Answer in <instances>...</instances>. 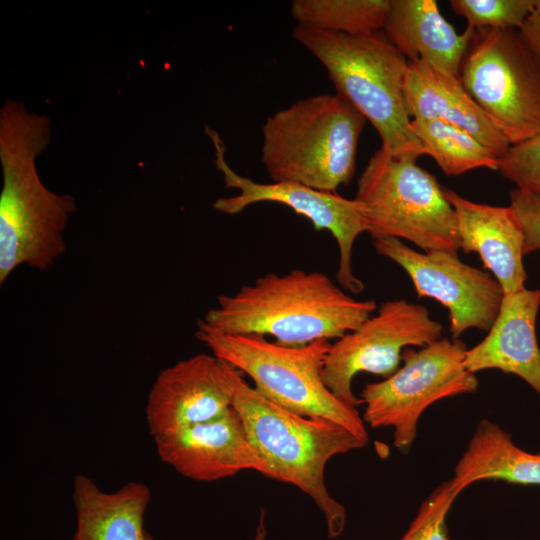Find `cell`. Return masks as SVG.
I'll list each match as a JSON object with an SVG mask.
<instances>
[{
    "instance_id": "cell-20",
    "label": "cell",
    "mask_w": 540,
    "mask_h": 540,
    "mask_svg": "<svg viewBox=\"0 0 540 540\" xmlns=\"http://www.w3.org/2000/svg\"><path fill=\"white\" fill-rule=\"evenodd\" d=\"M452 479L460 491L483 480L540 485V454L522 450L499 424L482 419L457 461Z\"/></svg>"
},
{
    "instance_id": "cell-21",
    "label": "cell",
    "mask_w": 540,
    "mask_h": 540,
    "mask_svg": "<svg viewBox=\"0 0 540 540\" xmlns=\"http://www.w3.org/2000/svg\"><path fill=\"white\" fill-rule=\"evenodd\" d=\"M413 133L441 170L451 176L477 168L498 171L499 159L466 130L435 119L411 120Z\"/></svg>"
},
{
    "instance_id": "cell-4",
    "label": "cell",
    "mask_w": 540,
    "mask_h": 540,
    "mask_svg": "<svg viewBox=\"0 0 540 540\" xmlns=\"http://www.w3.org/2000/svg\"><path fill=\"white\" fill-rule=\"evenodd\" d=\"M292 36L324 65L336 94L374 126L383 148L416 159L425 155L405 105L409 61L383 30L348 35L298 23Z\"/></svg>"
},
{
    "instance_id": "cell-26",
    "label": "cell",
    "mask_w": 540,
    "mask_h": 540,
    "mask_svg": "<svg viewBox=\"0 0 540 540\" xmlns=\"http://www.w3.org/2000/svg\"><path fill=\"white\" fill-rule=\"evenodd\" d=\"M524 233V255L540 250V195L514 189L510 205Z\"/></svg>"
},
{
    "instance_id": "cell-3",
    "label": "cell",
    "mask_w": 540,
    "mask_h": 540,
    "mask_svg": "<svg viewBox=\"0 0 540 540\" xmlns=\"http://www.w3.org/2000/svg\"><path fill=\"white\" fill-rule=\"evenodd\" d=\"M217 375L239 414L248 439L272 472L309 496L323 514L328 538L345 528L346 510L325 484L328 461L361 449L368 442L336 423L297 415L260 395L242 373L218 359Z\"/></svg>"
},
{
    "instance_id": "cell-17",
    "label": "cell",
    "mask_w": 540,
    "mask_h": 540,
    "mask_svg": "<svg viewBox=\"0 0 540 540\" xmlns=\"http://www.w3.org/2000/svg\"><path fill=\"white\" fill-rule=\"evenodd\" d=\"M403 93L413 119H435L458 126L498 159L510 142L463 87L459 77L421 61H409Z\"/></svg>"
},
{
    "instance_id": "cell-16",
    "label": "cell",
    "mask_w": 540,
    "mask_h": 540,
    "mask_svg": "<svg viewBox=\"0 0 540 540\" xmlns=\"http://www.w3.org/2000/svg\"><path fill=\"white\" fill-rule=\"evenodd\" d=\"M457 219L460 249L477 253L504 293L525 288L524 233L510 206L476 203L443 187Z\"/></svg>"
},
{
    "instance_id": "cell-24",
    "label": "cell",
    "mask_w": 540,
    "mask_h": 540,
    "mask_svg": "<svg viewBox=\"0 0 540 540\" xmlns=\"http://www.w3.org/2000/svg\"><path fill=\"white\" fill-rule=\"evenodd\" d=\"M461 492L452 478L437 486L421 503L400 540H449L446 517Z\"/></svg>"
},
{
    "instance_id": "cell-12",
    "label": "cell",
    "mask_w": 540,
    "mask_h": 540,
    "mask_svg": "<svg viewBox=\"0 0 540 540\" xmlns=\"http://www.w3.org/2000/svg\"><path fill=\"white\" fill-rule=\"evenodd\" d=\"M373 246L408 274L419 298H432L448 310L454 339L470 328L488 331L495 322L505 293L490 273L457 254L418 252L393 237L375 238Z\"/></svg>"
},
{
    "instance_id": "cell-18",
    "label": "cell",
    "mask_w": 540,
    "mask_h": 540,
    "mask_svg": "<svg viewBox=\"0 0 540 540\" xmlns=\"http://www.w3.org/2000/svg\"><path fill=\"white\" fill-rule=\"evenodd\" d=\"M475 31L467 26L457 33L435 0H390L383 28L408 61L421 60L456 77Z\"/></svg>"
},
{
    "instance_id": "cell-6",
    "label": "cell",
    "mask_w": 540,
    "mask_h": 540,
    "mask_svg": "<svg viewBox=\"0 0 540 540\" xmlns=\"http://www.w3.org/2000/svg\"><path fill=\"white\" fill-rule=\"evenodd\" d=\"M196 338L218 359L254 382V389L272 403L300 416L341 425L368 442L357 408L337 399L323 381L331 343L318 340L286 346L257 334H227L198 320Z\"/></svg>"
},
{
    "instance_id": "cell-1",
    "label": "cell",
    "mask_w": 540,
    "mask_h": 540,
    "mask_svg": "<svg viewBox=\"0 0 540 540\" xmlns=\"http://www.w3.org/2000/svg\"><path fill=\"white\" fill-rule=\"evenodd\" d=\"M51 139L46 115L7 99L0 109V284L19 266L46 271L64 253V230L75 198L49 190L36 159Z\"/></svg>"
},
{
    "instance_id": "cell-27",
    "label": "cell",
    "mask_w": 540,
    "mask_h": 540,
    "mask_svg": "<svg viewBox=\"0 0 540 540\" xmlns=\"http://www.w3.org/2000/svg\"><path fill=\"white\" fill-rule=\"evenodd\" d=\"M519 32L540 66V1Z\"/></svg>"
},
{
    "instance_id": "cell-15",
    "label": "cell",
    "mask_w": 540,
    "mask_h": 540,
    "mask_svg": "<svg viewBox=\"0 0 540 540\" xmlns=\"http://www.w3.org/2000/svg\"><path fill=\"white\" fill-rule=\"evenodd\" d=\"M540 289L504 294L499 313L486 337L467 349L465 366L477 373L498 369L520 377L540 395V348L536 320Z\"/></svg>"
},
{
    "instance_id": "cell-14",
    "label": "cell",
    "mask_w": 540,
    "mask_h": 540,
    "mask_svg": "<svg viewBox=\"0 0 540 540\" xmlns=\"http://www.w3.org/2000/svg\"><path fill=\"white\" fill-rule=\"evenodd\" d=\"M218 361L197 354L159 373L146 404L152 436L216 419L232 407L218 379Z\"/></svg>"
},
{
    "instance_id": "cell-5",
    "label": "cell",
    "mask_w": 540,
    "mask_h": 540,
    "mask_svg": "<svg viewBox=\"0 0 540 540\" xmlns=\"http://www.w3.org/2000/svg\"><path fill=\"white\" fill-rule=\"evenodd\" d=\"M366 118L337 94L298 100L267 117L261 160L273 182L335 192L354 176Z\"/></svg>"
},
{
    "instance_id": "cell-28",
    "label": "cell",
    "mask_w": 540,
    "mask_h": 540,
    "mask_svg": "<svg viewBox=\"0 0 540 540\" xmlns=\"http://www.w3.org/2000/svg\"><path fill=\"white\" fill-rule=\"evenodd\" d=\"M267 531L265 526V513L263 510L260 512V517L253 540H266ZM150 540H154L152 537Z\"/></svg>"
},
{
    "instance_id": "cell-23",
    "label": "cell",
    "mask_w": 540,
    "mask_h": 540,
    "mask_svg": "<svg viewBox=\"0 0 540 540\" xmlns=\"http://www.w3.org/2000/svg\"><path fill=\"white\" fill-rule=\"evenodd\" d=\"M540 0H451L454 13L477 29L519 30Z\"/></svg>"
},
{
    "instance_id": "cell-10",
    "label": "cell",
    "mask_w": 540,
    "mask_h": 540,
    "mask_svg": "<svg viewBox=\"0 0 540 540\" xmlns=\"http://www.w3.org/2000/svg\"><path fill=\"white\" fill-rule=\"evenodd\" d=\"M443 325L428 309L405 299L383 302L375 315L331 344L325 358L323 381L349 407L362 404L352 390L359 372L387 378L400 367L409 346L424 347L442 338Z\"/></svg>"
},
{
    "instance_id": "cell-13",
    "label": "cell",
    "mask_w": 540,
    "mask_h": 540,
    "mask_svg": "<svg viewBox=\"0 0 540 540\" xmlns=\"http://www.w3.org/2000/svg\"><path fill=\"white\" fill-rule=\"evenodd\" d=\"M153 438L160 459L186 478L211 482L253 470L272 479L233 407L216 419Z\"/></svg>"
},
{
    "instance_id": "cell-8",
    "label": "cell",
    "mask_w": 540,
    "mask_h": 540,
    "mask_svg": "<svg viewBox=\"0 0 540 540\" xmlns=\"http://www.w3.org/2000/svg\"><path fill=\"white\" fill-rule=\"evenodd\" d=\"M466 351L458 338H440L418 350L404 349L403 365L394 374L363 388L364 422L372 428L392 427L394 446L408 453L419 418L429 406L477 390L478 379L465 366Z\"/></svg>"
},
{
    "instance_id": "cell-9",
    "label": "cell",
    "mask_w": 540,
    "mask_h": 540,
    "mask_svg": "<svg viewBox=\"0 0 540 540\" xmlns=\"http://www.w3.org/2000/svg\"><path fill=\"white\" fill-rule=\"evenodd\" d=\"M459 79L510 144L540 132V66L519 30L477 29Z\"/></svg>"
},
{
    "instance_id": "cell-11",
    "label": "cell",
    "mask_w": 540,
    "mask_h": 540,
    "mask_svg": "<svg viewBox=\"0 0 540 540\" xmlns=\"http://www.w3.org/2000/svg\"><path fill=\"white\" fill-rule=\"evenodd\" d=\"M215 148V165L222 172L225 186L238 189L239 194L215 200L213 208L221 213L236 215L258 202H277L309 219L316 230H327L335 238L339 249L338 284L354 294L364 290L363 282L352 268V250L357 237L366 232L360 205L355 199L344 198L335 192L312 189L295 182L258 183L236 173L227 164L225 146L219 134L205 127Z\"/></svg>"
},
{
    "instance_id": "cell-2",
    "label": "cell",
    "mask_w": 540,
    "mask_h": 540,
    "mask_svg": "<svg viewBox=\"0 0 540 540\" xmlns=\"http://www.w3.org/2000/svg\"><path fill=\"white\" fill-rule=\"evenodd\" d=\"M376 309L374 300L354 299L322 272L293 269L220 295L202 320L223 333L269 335L282 345L303 346L341 338Z\"/></svg>"
},
{
    "instance_id": "cell-19",
    "label": "cell",
    "mask_w": 540,
    "mask_h": 540,
    "mask_svg": "<svg viewBox=\"0 0 540 540\" xmlns=\"http://www.w3.org/2000/svg\"><path fill=\"white\" fill-rule=\"evenodd\" d=\"M77 527L72 540H150L144 515L150 503L147 485L128 482L117 491L105 492L89 477L73 481Z\"/></svg>"
},
{
    "instance_id": "cell-25",
    "label": "cell",
    "mask_w": 540,
    "mask_h": 540,
    "mask_svg": "<svg viewBox=\"0 0 540 540\" xmlns=\"http://www.w3.org/2000/svg\"><path fill=\"white\" fill-rule=\"evenodd\" d=\"M498 171L516 189L540 195V132L511 144L499 158Z\"/></svg>"
},
{
    "instance_id": "cell-7",
    "label": "cell",
    "mask_w": 540,
    "mask_h": 540,
    "mask_svg": "<svg viewBox=\"0 0 540 540\" xmlns=\"http://www.w3.org/2000/svg\"><path fill=\"white\" fill-rule=\"evenodd\" d=\"M416 158L395 155L382 146L369 159L357 182L366 232L373 239L407 240L424 252L457 254V219L443 186Z\"/></svg>"
},
{
    "instance_id": "cell-22",
    "label": "cell",
    "mask_w": 540,
    "mask_h": 540,
    "mask_svg": "<svg viewBox=\"0 0 540 540\" xmlns=\"http://www.w3.org/2000/svg\"><path fill=\"white\" fill-rule=\"evenodd\" d=\"M390 0H294L291 14L298 23L348 35L383 30Z\"/></svg>"
}]
</instances>
